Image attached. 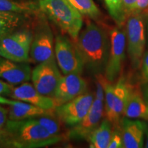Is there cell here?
<instances>
[{"label":"cell","instance_id":"6da1fadb","mask_svg":"<svg viewBox=\"0 0 148 148\" xmlns=\"http://www.w3.org/2000/svg\"><path fill=\"white\" fill-rule=\"evenodd\" d=\"M63 138L62 135L51 134L34 118L8 119L0 130V145L8 147H44L58 143Z\"/></svg>","mask_w":148,"mask_h":148},{"label":"cell","instance_id":"7a4b0ae2","mask_svg":"<svg viewBox=\"0 0 148 148\" xmlns=\"http://www.w3.org/2000/svg\"><path fill=\"white\" fill-rule=\"evenodd\" d=\"M75 45L84 67L95 75L104 73L110 48V36L104 29L88 22L79 32Z\"/></svg>","mask_w":148,"mask_h":148},{"label":"cell","instance_id":"3957f363","mask_svg":"<svg viewBox=\"0 0 148 148\" xmlns=\"http://www.w3.org/2000/svg\"><path fill=\"white\" fill-rule=\"evenodd\" d=\"M38 6L62 32L76 41L82 27V16L67 0H39Z\"/></svg>","mask_w":148,"mask_h":148},{"label":"cell","instance_id":"277c9868","mask_svg":"<svg viewBox=\"0 0 148 148\" xmlns=\"http://www.w3.org/2000/svg\"><path fill=\"white\" fill-rule=\"evenodd\" d=\"M102 84L105 93L104 113L114 129L121 130V121L132 86L123 77L113 84L102 73L95 75Z\"/></svg>","mask_w":148,"mask_h":148},{"label":"cell","instance_id":"5b68a950","mask_svg":"<svg viewBox=\"0 0 148 148\" xmlns=\"http://www.w3.org/2000/svg\"><path fill=\"white\" fill-rule=\"evenodd\" d=\"M125 23L127 53L133 67L138 69L142 64L146 45L144 17L132 13L127 16Z\"/></svg>","mask_w":148,"mask_h":148},{"label":"cell","instance_id":"8992f818","mask_svg":"<svg viewBox=\"0 0 148 148\" xmlns=\"http://www.w3.org/2000/svg\"><path fill=\"white\" fill-rule=\"evenodd\" d=\"M33 33L29 29H18L0 40V56L18 62L29 60Z\"/></svg>","mask_w":148,"mask_h":148},{"label":"cell","instance_id":"52a82bcc","mask_svg":"<svg viewBox=\"0 0 148 148\" xmlns=\"http://www.w3.org/2000/svg\"><path fill=\"white\" fill-rule=\"evenodd\" d=\"M55 57L62 73L81 74L84 69V62L78 49L67 37L58 35L55 40Z\"/></svg>","mask_w":148,"mask_h":148},{"label":"cell","instance_id":"ba28073f","mask_svg":"<svg viewBox=\"0 0 148 148\" xmlns=\"http://www.w3.org/2000/svg\"><path fill=\"white\" fill-rule=\"evenodd\" d=\"M56 58L38 64L32 70V84L42 95L53 98L61 77Z\"/></svg>","mask_w":148,"mask_h":148},{"label":"cell","instance_id":"9c48e42d","mask_svg":"<svg viewBox=\"0 0 148 148\" xmlns=\"http://www.w3.org/2000/svg\"><path fill=\"white\" fill-rule=\"evenodd\" d=\"M95 99L92 92H85L75 99L54 108L55 114L64 125L73 126L88 114Z\"/></svg>","mask_w":148,"mask_h":148},{"label":"cell","instance_id":"30bf717a","mask_svg":"<svg viewBox=\"0 0 148 148\" xmlns=\"http://www.w3.org/2000/svg\"><path fill=\"white\" fill-rule=\"evenodd\" d=\"M110 48L108 63L104 75L107 79L114 82L121 71L125 59L126 34L122 26L114 27L110 31Z\"/></svg>","mask_w":148,"mask_h":148},{"label":"cell","instance_id":"8fae6325","mask_svg":"<svg viewBox=\"0 0 148 148\" xmlns=\"http://www.w3.org/2000/svg\"><path fill=\"white\" fill-rule=\"evenodd\" d=\"M53 33L47 24L42 23L33 34L29 60L39 64L56 58Z\"/></svg>","mask_w":148,"mask_h":148},{"label":"cell","instance_id":"7c38bea8","mask_svg":"<svg viewBox=\"0 0 148 148\" xmlns=\"http://www.w3.org/2000/svg\"><path fill=\"white\" fill-rule=\"evenodd\" d=\"M104 101L95 97L88 114L67 133L71 140H87L90 134L100 124L104 113Z\"/></svg>","mask_w":148,"mask_h":148},{"label":"cell","instance_id":"4fadbf2b","mask_svg":"<svg viewBox=\"0 0 148 148\" xmlns=\"http://www.w3.org/2000/svg\"><path fill=\"white\" fill-rule=\"evenodd\" d=\"M87 84L79 74L69 73L62 76L53 99L58 106L86 92Z\"/></svg>","mask_w":148,"mask_h":148},{"label":"cell","instance_id":"5bb4252c","mask_svg":"<svg viewBox=\"0 0 148 148\" xmlns=\"http://www.w3.org/2000/svg\"><path fill=\"white\" fill-rule=\"evenodd\" d=\"M10 96L16 100L29 103L45 110H51L56 107L53 98L40 94L34 85L27 82L14 87Z\"/></svg>","mask_w":148,"mask_h":148},{"label":"cell","instance_id":"9a60e30c","mask_svg":"<svg viewBox=\"0 0 148 148\" xmlns=\"http://www.w3.org/2000/svg\"><path fill=\"white\" fill-rule=\"evenodd\" d=\"M32 69L27 62H18L0 56V78L12 85L31 79Z\"/></svg>","mask_w":148,"mask_h":148},{"label":"cell","instance_id":"2e32d148","mask_svg":"<svg viewBox=\"0 0 148 148\" xmlns=\"http://www.w3.org/2000/svg\"><path fill=\"white\" fill-rule=\"evenodd\" d=\"M147 124L139 120H131L123 117L121 121L123 147L140 148L144 145V135Z\"/></svg>","mask_w":148,"mask_h":148},{"label":"cell","instance_id":"e0dca14e","mask_svg":"<svg viewBox=\"0 0 148 148\" xmlns=\"http://www.w3.org/2000/svg\"><path fill=\"white\" fill-rule=\"evenodd\" d=\"M123 117L148 120V108L139 88H131Z\"/></svg>","mask_w":148,"mask_h":148},{"label":"cell","instance_id":"ac0fdd59","mask_svg":"<svg viewBox=\"0 0 148 148\" xmlns=\"http://www.w3.org/2000/svg\"><path fill=\"white\" fill-rule=\"evenodd\" d=\"M9 120H23L34 119L37 116L45 114L51 110H45L29 103L16 100L15 103L9 105Z\"/></svg>","mask_w":148,"mask_h":148},{"label":"cell","instance_id":"d6986e66","mask_svg":"<svg viewBox=\"0 0 148 148\" xmlns=\"http://www.w3.org/2000/svg\"><path fill=\"white\" fill-rule=\"evenodd\" d=\"M112 132V125L106 119L101 120L100 124L88 136L89 147L91 148H108Z\"/></svg>","mask_w":148,"mask_h":148},{"label":"cell","instance_id":"ffe728a7","mask_svg":"<svg viewBox=\"0 0 148 148\" xmlns=\"http://www.w3.org/2000/svg\"><path fill=\"white\" fill-rule=\"evenodd\" d=\"M26 16L25 14L0 10V40L21 27Z\"/></svg>","mask_w":148,"mask_h":148},{"label":"cell","instance_id":"44dd1931","mask_svg":"<svg viewBox=\"0 0 148 148\" xmlns=\"http://www.w3.org/2000/svg\"><path fill=\"white\" fill-rule=\"evenodd\" d=\"M38 8V3L31 0H0L1 11L29 15L36 12Z\"/></svg>","mask_w":148,"mask_h":148},{"label":"cell","instance_id":"7402d4cb","mask_svg":"<svg viewBox=\"0 0 148 148\" xmlns=\"http://www.w3.org/2000/svg\"><path fill=\"white\" fill-rule=\"evenodd\" d=\"M74 8L82 14L92 18H97L101 15V12L92 0H67Z\"/></svg>","mask_w":148,"mask_h":148},{"label":"cell","instance_id":"603a6c76","mask_svg":"<svg viewBox=\"0 0 148 148\" xmlns=\"http://www.w3.org/2000/svg\"><path fill=\"white\" fill-rule=\"evenodd\" d=\"M38 121V123L45 128L47 132L55 136H61V127L60 119L56 116H53L51 111L45 114L34 118Z\"/></svg>","mask_w":148,"mask_h":148},{"label":"cell","instance_id":"cb8c5ba5","mask_svg":"<svg viewBox=\"0 0 148 148\" xmlns=\"http://www.w3.org/2000/svg\"><path fill=\"white\" fill-rule=\"evenodd\" d=\"M109 14L119 26H123L125 19L121 9V0H104Z\"/></svg>","mask_w":148,"mask_h":148},{"label":"cell","instance_id":"d4e9b609","mask_svg":"<svg viewBox=\"0 0 148 148\" xmlns=\"http://www.w3.org/2000/svg\"><path fill=\"white\" fill-rule=\"evenodd\" d=\"M123 147V139L120 129H114L112 130L110 143L108 148Z\"/></svg>","mask_w":148,"mask_h":148},{"label":"cell","instance_id":"484cf974","mask_svg":"<svg viewBox=\"0 0 148 148\" xmlns=\"http://www.w3.org/2000/svg\"><path fill=\"white\" fill-rule=\"evenodd\" d=\"M137 0H121V9L123 16L126 20L127 16L134 13Z\"/></svg>","mask_w":148,"mask_h":148},{"label":"cell","instance_id":"4316f807","mask_svg":"<svg viewBox=\"0 0 148 148\" xmlns=\"http://www.w3.org/2000/svg\"><path fill=\"white\" fill-rule=\"evenodd\" d=\"M134 13L141 14L143 17H148V0H137Z\"/></svg>","mask_w":148,"mask_h":148},{"label":"cell","instance_id":"83f0119b","mask_svg":"<svg viewBox=\"0 0 148 148\" xmlns=\"http://www.w3.org/2000/svg\"><path fill=\"white\" fill-rule=\"evenodd\" d=\"M13 88L14 86L12 84L0 80V94L10 95Z\"/></svg>","mask_w":148,"mask_h":148},{"label":"cell","instance_id":"f1b7e54d","mask_svg":"<svg viewBox=\"0 0 148 148\" xmlns=\"http://www.w3.org/2000/svg\"><path fill=\"white\" fill-rule=\"evenodd\" d=\"M8 118V109L0 106V130L5 126Z\"/></svg>","mask_w":148,"mask_h":148},{"label":"cell","instance_id":"f546056e","mask_svg":"<svg viewBox=\"0 0 148 148\" xmlns=\"http://www.w3.org/2000/svg\"><path fill=\"white\" fill-rule=\"evenodd\" d=\"M141 64L143 76L145 80H148V51L144 53Z\"/></svg>","mask_w":148,"mask_h":148},{"label":"cell","instance_id":"4dcf8cb0","mask_svg":"<svg viewBox=\"0 0 148 148\" xmlns=\"http://www.w3.org/2000/svg\"><path fill=\"white\" fill-rule=\"evenodd\" d=\"M95 98L100 99L101 101H104L105 99V93L104 89L101 84V83L99 80L96 81V93H95Z\"/></svg>","mask_w":148,"mask_h":148},{"label":"cell","instance_id":"1f68e13d","mask_svg":"<svg viewBox=\"0 0 148 148\" xmlns=\"http://www.w3.org/2000/svg\"><path fill=\"white\" fill-rule=\"evenodd\" d=\"M16 100H12V99H7L4 97H2L0 94V103L1 104H6V105H12L15 103Z\"/></svg>","mask_w":148,"mask_h":148},{"label":"cell","instance_id":"d6a6232c","mask_svg":"<svg viewBox=\"0 0 148 148\" xmlns=\"http://www.w3.org/2000/svg\"><path fill=\"white\" fill-rule=\"evenodd\" d=\"M145 147L146 148H148V127H147V130H146V142Z\"/></svg>","mask_w":148,"mask_h":148},{"label":"cell","instance_id":"836d02e7","mask_svg":"<svg viewBox=\"0 0 148 148\" xmlns=\"http://www.w3.org/2000/svg\"><path fill=\"white\" fill-rule=\"evenodd\" d=\"M145 96H146V97H147V99H148V86H147V87L146 88V89H145Z\"/></svg>","mask_w":148,"mask_h":148},{"label":"cell","instance_id":"e575fe53","mask_svg":"<svg viewBox=\"0 0 148 148\" xmlns=\"http://www.w3.org/2000/svg\"><path fill=\"white\" fill-rule=\"evenodd\" d=\"M147 40H148V22L147 24Z\"/></svg>","mask_w":148,"mask_h":148},{"label":"cell","instance_id":"d590c367","mask_svg":"<svg viewBox=\"0 0 148 148\" xmlns=\"http://www.w3.org/2000/svg\"><path fill=\"white\" fill-rule=\"evenodd\" d=\"M147 108H148V101H147Z\"/></svg>","mask_w":148,"mask_h":148}]
</instances>
